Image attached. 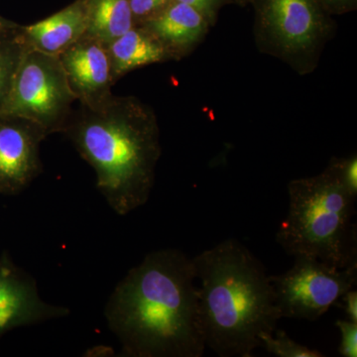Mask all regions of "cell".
<instances>
[{
  "instance_id": "3",
  "label": "cell",
  "mask_w": 357,
  "mask_h": 357,
  "mask_svg": "<svg viewBox=\"0 0 357 357\" xmlns=\"http://www.w3.org/2000/svg\"><path fill=\"white\" fill-rule=\"evenodd\" d=\"M199 281V306L206 347L222 357H251L262 333L282 319L261 261L234 238L192 258Z\"/></svg>"
},
{
  "instance_id": "10",
  "label": "cell",
  "mask_w": 357,
  "mask_h": 357,
  "mask_svg": "<svg viewBox=\"0 0 357 357\" xmlns=\"http://www.w3.org/2000/svg\"><path fill=\"white\" fill-rule=\"evenodd\" d=\"M59 59L79 103L93 107L112 95L114 81L105 42L84 34Z\"/></svg>"
},
{
  "instance_id": "9",
  "label": "cell",
  "mask_w": 357,
  "mask_h": 357,
  "mask_svg": "<svg viewBox=\"0 0 357 357\" xmlns=\"http://www.w3.org/2000/svg\"><path fill=\"white\" fill-rule=\"evenodd\" d=\"M69 312L67 307L44 302L36 282L8 256L0 257V338L14 328L63 318Z\"/></svg>"
},
{
  "instance_id": "8",
  "label": "cell",
  "mask_w": 357,
  "mask_h": 357,
  "mask_svg": "<svg viewBox=\"0 0 357 357\" xmlns=\"http://www.w3.org/2000/svg\"><path fill=\"white\" fill-rule=\"evenodd\" d=\"M47 136L29 119L0 114V194H18L38 177L40 145Z\"/></svg>"
},
{
  "instance_id": "13",
  "label": "cell",
  "mask_w": 357,
  "mask_h": 357,
  "mask_svg": "<svg viewBox=\"0 0 357 357\" xmlns=\"http://www.w3.org/2000/svg\"><path fill=\"white\" fill-rule=\"evenodd\" d=\"M107 45L114 84L134 70L172 61L153 35L140 25Z\"/></svg>"
},
{
  "instance_id": "15",
  "label": "cell",
  "mask_w": 357,
  "mask_h": 357,
  "mask_svg": "<svg viewBox=\"0 0 357 357\" xmlns=\"http://www.w3.org/2000/svg\"><path fill=\"white\" fill-rule=\"evenodd\" d=\"M21 26L13 32L0 35V110L10 91L21 60L29 49L23 39Z\"/></svg>"
},
{
  "instance_id": "20",
  "label": "cell",
  "mask_w": 357,
  "mask_h": 357,
  "mask_svg": "<svg viewBox=\"0 0 357 357\" xmlns=\"http://www.w3.org/2000/svg\"><path fill=\"white\" fill-rule=\"evenodd\" d=\"M173 1L194 7L206 16L213 27L217 24L218 15L223 7L231 4L230 0H173Z\"/></svg>"
},
{
  "instance_id": "14",
  "label": "cell",
  "mask_w": 357,
  "mask_h": 357,
  "mask_svg": "<svg viewBox=\"0 0 357 357\" xmlns=\"http://www.w3.org/2000/svg\"><path fill=\"white\" fill-rule=\"evenodd\" d=\"M86 34L109 43L135 26L128 0H88Z\"/></svg>"
},
{
  "instance_id": "21",
  "label": "cell",
  "mask_w": 357,
  "mask_h": 357,
  "mask_svg": "<svg viewBox=\"0 0 357 357\" xmlns=\"http://www.w3.org/2000/svg\"><path fill=\"white\" fill-rule=\"evenodd\" d=\"M328 13L333 16L344 15L357 9V0H321Z\"/></svg>"
},
{
  "instance_id": "22",
  "label": "cell",
  "mask_w": 357,
  "mask_h": 357,
  "mask_svg": "<svg viewBox=\"0 0 357 357\" xmlns=\"http://www.w3.org/2000/svg\"><path fill=\"white\" fill-rule=\"evenodd\" d=\"M342 305L340 307L344 310L347 319L357 323V292L354 289L347 291L340 297Z\"/></svg>"
},
{
  "instance_id": "16",
  "label": "cell",
  "mask_w": 357,
  "mask_h": 357,
  "mask_svg": "<svg viewBox=\"0 0 357 357\" xmlns=\"http://www.w3.org/2000/svg\"><path fill=\"white\" fill-rule=\"evenodd\" d=\"M259 340L261 347L272 356L278 357L325 356L323 352L310 349L306 345L298 344L282 330H275L273 333H260Z\"/></svg>"
},
{
  "instance_id": "24",
  "label": "cell",
  "mask_w": 357,
  "mask_h": 357,
  "mask_svg": "<svg viewBox=\"0 0 357 357\" xmlns=\"http://www.w3.org/2000/svg\"><path fill=\"white\" fill-rule=\"evenodd\" d=\"M231 4H236V6L244 7L250 4L251 0H230Z\"/></svg>"
},
{
  "instance_id": "5",
  "label": "cell",
  "mask_w": 357,
  "mask_h": 357,
  "mask_svg": "<svg viewBox=\"0 0 357 357\" xmlns=\"http://www.w3.org/2000/svg\"><path fill=\"white\" fill-rule=\"evenodd\" d=\"M253 36L260 53L278 59L299 76L316 70L337 23L321 0H251Z\"/></svg>"
},
{
  "instance_id": "23",
  "label": "cell",
  "mask_w": 357,
  "mask_h": 357,
  "mask_svg": "<svg viewBox=\"0 0 357 357\" xmlns=\"http://www.w3.org/2000/svg\"><path fill=\"white\" fill-rule=\"evenodd\" d=\"M18 26H20V24H17V23L0 16V35L13 32L14 30L17 29Z\"/></svg>"
},
{
  "instance_id": "18",
  "label": "cell",
  "mask_w": 357,
  "mask_h": 357,
  "mask_svg": "<svg viewBox=\"0 0 357 357\" xmlns=\"http://www.w3.org/2000/svg\"><path fill=\"white\" fill-rule=\"evenodd\" d=\"M135 25H141L160 13L172 3L173 0H128Z\"/></svg>"
},
{
  "instance_id": "4",
  "label": "cell",
  "mask_w": 357,
  "mask_h": 357,
  "mask_svg": "<svg viewBox=\"0 0 357 357\" xmlns=\"http://www.w3.org/2000/svg\"><path fill=\"white\" fill-rule=\"evenodd\" d=\"M289 211L276 241L294 256L314 257L338 269L357 264L352 198L332 174L295 178L288 185Z\"/></svg>"
},
{
  "instance_id": "2",
  "label": "cell",
  "mask_w": 357,
  "mask_h": 357,
  "mask_svg": "<svg viewBox=\"0 0 357 357\" xmlns=\"http://www.w3.org/2000/svg\"><path fill=\"white\" fill-rule=\"evenodd\" d=\"M93 167L96 188L119 215L147 203L162 154L156 114L135 96L79 103L63 131Z\"/></svg>"
},
{
  "instance_id": "1",
  "label": "cell",
  "mask_w": 357,
  "mask_h": 357,
  "mask_svg": "<svg viewBox=\"0 0 357 357\" xmlns=\"http://www.w3.org/2000/svg\"><path fill=\"white\" fill-rule=\"evenodd\" d=\"M196 280L192 258L177 249L153 251L128 272L105 311L123 356H204Z\"/></svg>"
},
{
  "instance_id": "19",
  "label": "cell",
  "mask_w": 357,
  "mask_h": 357,
  "mask_svg": "<svg viewBox=\"0 0 357 357\" xmlns=\"http://www.w3.org/2000/svg\"><path fill=\"white\" fill-rule=\"evenodd\" d=\"M335 326L340 330V340L338 352L344 357L357 356V323L349 319H338Z\"/></svg>"
},
{
  "instance_id": "11",
  "label": "cell",
  "mask_w": 357,
  "mask_h": 357,
  "mask_svg": "<svg viewBox=\"0 0 357 357\" xmlns=\"http://www.w3.org/2000/svg\"><path fill=\"white\" fill-rule=\"evenodd\" d=\"M140 26L153 35L172 61L191 55L213 27L206 16L196 8L176 1Z\"/></svg>"
},
{
  "instance_id": "17",
  "label": "cell",
  "mask_w": 357,
  "mask_h": 357,
  "mask_svg": "<svg viewBox=\"0 0 357 357\" xmlns=\"http://www.w3.org/2000/svg\"><path fill=\"white\" fill-rule=\"evenodd\" d=\"M326 170L332 174L340 185L356 199L357 198V156L351 154L347 158L333 157Z\"/></svg>"
},
{
  "instance_id": "7",
  "label": "cell",
  "mask_w": 357,
  "mask_h": 357,
  "mask_svg": "<svg viewBox=\"0 0 357 357\" xmlns=\"http://www.w3.org/2000/svg\"><path fill=\"white\" fill-rule=\"evenodd\" d=\"M282 318L316 321L357 281V264L338 269L307 256H295L285 273L270 276Z\"/></svg>"
},
{
  "instance_id": "12",
  "label": "cell",
  "mask_w": 357,
  "mask_h": 357,
  "mask_svg": "<svg viewBox=\"0 0 357 357\" xmlns=\"http://www.w3.org/2000/svg\"><path fill=\"white\" fill-rule=\"evenodd\" d=\"M88 11V0H75L46 20L21 26L23 39L30 49L59 57L86 34Z\"/></svg>"
},
{
  "instance_id": "6",
  "label": "cell",
  "mask_w": 357,
  "mask_h": 357,
  "mask_svg": "<svg viewBox=\"0 0 357 357\" xmlns=\"http://www.w3.org/2000/svg\"><path fill=\"white\" fill-rule=\"evenodd\" d=\"M76 100L58 56L29 48L16 70L0 114L29 119L48 135L63 133Z\"/></svg>"
}]
</instances>
